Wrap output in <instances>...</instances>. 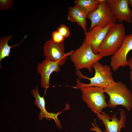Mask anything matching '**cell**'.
Segmentation results:
<instances>
[{"label":"cell","instance_id":"30bf717a","mask_svg":"<svg viewBox=\"0 0 132 132\" xmlns=\"http://www.w3.org/2000/svg\"><path fill=\"white\" fill-rule=\"evenodd\" d=\"M107 1L117 22L132 23V10L129 7V0H107Z\"/></svg>","mask_w":132,"mask_h":132},{"label":"cell","instance_id":"ba28073f","mask_svg":"<svg viewBox=\"0 0 132 132\" xmlns=\"http://www.w3.org/2000/svg\"><path fill=\"white\" fill-rule=\"evenodd\" d=\"M132 50V33L126 35L121 47L111 57L110 66L116 71L121 66H128L127 55Z\"/></svg>","mask_w":132,"mask_h":132},{"label":"cell","instance_id":"6da1fadb","mask_svg":"<svg viewBox=\"0 0 132 132\" xmlns=\"http://www.w3.org/2000/svg\"><path fill=\"white\" fill-rule=\"evenodd\" d=\"M125 31L122 23L112 24L100 45L99 54L103 57L114 55L121 45L126 35Z\"/></svg>","mask_w":132,"mask_h":132},{"label":"cell","instance_id":"7402d4cb","mask_svg":"<svg viewBox=\"0 0 132 132\" xmlns=\"http://www.w3.org/2000/svg\"><path fill=\"white\" fill-rule=\"evenodd\" d=\"M129 6L132 7V0H129Z\"/></svg>","mask_w":132,"mask_h":132},{"label":"cell","instance_id":"5bb4252c","mask_svg":"<svg viewBox=\"0 0 132 132\" xmlns=\"http://www.w3.org/2000/svg\"><path fill=\"white\" fill-rule=\"evenodd\" d=\"M87 16V14L82 9L75 5L69 9L67 19L72 22H76L85 32L87 31V27L86 22Z\"/></svg>","mask_w":132,"mask_h":132},{"label":"cell","instance_id":"8fae6325","mask_svg":"<svg viewBox=\"0 0 132 132\" xmlns=\"http://www.w3.org/2000/svg\"><path fill=\"white\" fill-rule=\"evenodd\" d=\"M112 24L103 27L95 26L88 32H84V41L91 47L93 53L99 54L100 45L105 38Z\"/></svg>","mask_w":132,"mask_h":132},{"label":"cell","instance_id":"7a4b0ae2","mask_svg":"<svg viewBox=\"0 0 132 132\" xmlns=\"http://www.w3.org/2000/svg\"><path fill=\"white\" fill-rule=\"evenodd\" d=\"M109 99L108 107L113 109L121 105L129 111L132 108V92L124 83L114 82L104 89Z\"/></svg>","mask_w":132,"mask_h":132},{"label":"cell","instance_id":"44dd1931","mask_svg":"<svg viewBox=\"0 0 132 132\" xmlns=\"http://www.w3.org/2000/svg\"><path fill=\"white\" fill-rule=\"evenodd\" d=\"M94 123L93 122L91 123V125L92 126V127H91L89 129L90 130L95 131L96 132H103L99 127L96 123L95 119H94Z\"/></svg>","mask_w":132,"mask_h":132},{"label":"cell","instance_id":"ac0fdd59","mask_svg":"<svg viewBox=\"0 0 132 132\" xmlns=\"http://www.w3.org/2000/svg\"><path fill=\"white\" fill-rule=\"evenodd\" d=\"M57 31L65 38L70 35L69 28L64 24H61L57 29Z\"/></svg>","mask_w":132,"mask_h":132},{"label":"cell","instance_id":"2e32d148","mask_svg":"<svg viewBox=\"0 0 132 132\" xmlns=\"http://www.w3.org/2000/svg\"><path fill=\"white\" fill-rule=\"evenodd\" d=\"M27 35L25 36L19 44L15 45L10 46L8 43L11 38L12 36L10 34L7 37H3L0 40V63L2 59H4L6 57L9 56L12 47L19 45L27 37Z\"/></svg>","mask_w":132,"mask_h":132},{"label":"cell","instance_id":"5b68a950","mask_svg":"<svg viewBox=\"0 0 132 132\" xmlns=\"http://www.w3.org/2000/svg\"><path fill=\"white\" fill-rule=\"evenodd\" d=\"M82 98L87 106L94 113H101L103 109L108 107L106 102L104 89L97 87H87L80 88Z\"/></svg>","mask_w":132,"mask_h":132},{"label":"cell","instance_id":"e0dca14e","mask_svg":"<svg viewBox=\"0 0 132 132\" xmlns=\"http://www.w3.org/2000/svg\"><path fill=\"white\" fill-rule=\"evenodd\" d=\"M51 39L54 42L57 43L63 42L65 38L57 30L53 32L52 34Z\"/></svg>","mask_w":132,"mask_h":132},{"label":"cell","instance_id":"4fadbf2b","mask_svg":"<svg viewBox=\"0 0 132 132\" xmlns=\"http://www.w3.org/2000/svg\"><path fill=\"white\" fill-rule=\"evenodd\" d=\"M31 93L35 98L34 104L41 110V112L38 116L39 120H41L44 118H46V119L50 121L53 119L55 123L58 122L59 120L57 118V116L60 113H50L46 111L45 108V102L44 99L43 97H41L39 94L38 87H36L34 89H32Z\"/></svg>","mask_w":132,"mask_h":132},{"label":"cell","instance_id":"9a60e30c","mask_svg":"<svg viewBox=\"0 0 132 132\" xmlns=\"http://www.w3.org/2000/svg\"><path fill=\"white\" fill-rule=\"evenodd\" d=\"M104 0H76V5L82 9L87 15L94 11Z\"/></svg>","mask_w":132,"mask_h":132},{"label":"cell","instance_id":"3957f363","mask_svg":"<svg viewBox=\"0 0 132 132\" xmlns=\"http://www.w3.org/2000/svg\"><path fill=\"white\" fill-rule=\"evenodd\" d=\"M70 56L75 70L78 71L86 68L91 73L93 72L92 65L103 57L99 54L94 53L91 46L84 40L80 47Z\"/></svg>","mask_w":132,"mask_h":132},{"label":"cell","instance_id":"52a82bcc","mask_svg":"<svg viewBox=\"0 0 132 132\" xmlns=\"http://www.w3.org/2000/svg\"><path fill=\"white\" fill-rule=\"evenodd\" d=\"M43 48L45 58L52 61L58 62L60 66L65 63L68 56L70 55L74 51L72 50L65 53L64 43H55L51 39L45 43Z\"/></svg>","mask_w":132,"mask_h":132},{"label":"cell","instance_id":"d6986e66","mask_svg":"<svg viewBox=\"0 0 132 132\" xmlns=\"http://www.w3.org/2000/svg\"><path fill=\"white\" fill-rule=\"evenodd\" d=\"M13 1V0H0V9L3 10H7L10 9L12 6Z\"/></svg>","mask_w":132,"mask_h":132},{"label":"cell","instance_id":"277c9868","mask_svg":"<svg viewBox=\"0 0 132 132\" xmlns=\"http://www.w3.org/2000/svg\"><path fill=\"white\" fill-rule=\"evenodd\" d=\"M95 71L94 76L87 77L90 83L85 84L81 82L78 78L76 80V86L78 88L87 87H97L105 89L114 81L112 76L110 67L108 65H103L98 61L92 66Z\"/></svg>","mask_w":132,"mask_h":132},{"label":"cell","instance_id":"ffe728a7","mask_svg":"<svg viewBox=\"0 0 132 132\" xmlns=\"http://www.w3.org/2000/svg\"><path fill=\"white\" fill-rule=\"evenodd\" d=\"M128 66L130 67V78L131 83V89L132 91V57L130 58L128 60Z\"/></svg>","mask_w":132,"mask_h":132},{"label":"cell","instance_id":"9c48e42d","mask_svg":"<svg viewBox=\"0 0 132 132\" xmlns=\"http://www.w3.org/2000/svg\"><path fill=\"white\" fill-rule=\"evenodd\" d=\"M120 110V120L115 114H113L111 116L103 111L101 113L98 112L96 114L99 119L102 121L105 126L104 132H120L122 128L125 127L126 116L125 111L121 108Z\"/></svg>","mask_w":132,"mask_h":132},{"label":"cell","instance_id":"7c38bea8","mask_svg":"<svg viewBox=\"0 0 132 132\" xmlns=\"http://www.w3.org/2000/svg\"><path fill=\"white\" fill-rule=\"evenodd\" d=\"M59 63L46 58L38 64L37 72L41 75V84L42 87L46 89L50 87L49 80L51 74L53 72H58L60 68Z\"/></svg>","mask_w":132,"mask_h":132},{"label":"cell","instance_id":"8992f818","mask_svg":"<svg viewBox=\"0 0 132 132\" xmlns=\"http://www.w3.org/2000/svg\"><path fill=\"white\" fill-rule=\"evenodd\" d=\"M87 18L91 21L89 30L94 26L104 27L117 23V20L113 14L107 2L104 0L93 12L87 15Z\"/></svg>","mask_w":132,"mask_h":132}]
</instances>
